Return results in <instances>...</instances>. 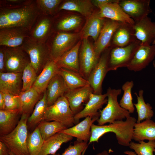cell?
I'll return each instance as SVG.
<instances>
[{
	"label": "cell",
	"mask_w": 155,
	"mask_h": 155,
	"mask_svg": "<svg viewBox=\"0 0 155 155\" xmlns=\"http://www.w3.org/2000/svg\"><path fill=\"white\" fill-rule=\"evenodd\" d=\"M41 14L35 0L29 4L17 8H0V29L17 28L30 32Z\"/></svg>",
	"instance_id": "cell-1"
},
{
	"label": "cell",
	"mask_w": 155,
	"mask_h": 155,
	"mask_svg": "<svg viewBox=\"0 0 155 155\" xmlns=\"http://www.w3.org/2000/svg\"><path fill=\"white\" fill-rule=\"evenodd\" d=\"M133 27L135 36L141 42V45L152 44L155 39V22L148 16L134 21Z\"/></svg>",
	"instance_id": "cell-14"
},
{
	"label": "cell",
	"mask_w": 155,
	"mask_h": 155,
	"mask_svg": "<svg viewBox=\"0 0 155 155\" xmlns=\"http://www.w3.org/2000/svg\"><path fill=\"white\" fill-rule=\"evenodd\" d=\"M50 16L41 14L30 32L29 37L39 42H46L51 34L53 22Z\"/></svg>",
	"instance_id": "cell-19"
},
{
	"label": "cell",
	"mask_w": 155,
	"mask_h": 155,
	"mask_svg": "<svg viewBox=\"0 0 155 155\" xmlns=\"http://www.w3.org/2000/svg\"><path fill=\"white\" fill-rule=\"evenodd\" d=\"M5 106V99L3 93L0 92V110L4 109Z\"/></svg>",
	"instance_id": "cell-49"
},
{
	"label": "cell",
	"mask_w": 155,
	"mask_h": 155,
	"mask_svg": "<svg viewBox=\"0 0 155 155\" xmlns=\"http://www.w3.org/2000/svg\"><path fill=\"white\" fill-rule=\"evenodd\" d=\"M74 117L68 100L64 96L47 107L44 119L46 121L58 122L69 128L75 124Z\"/></svg>",
	"instance_id": "cell-7"
},
{
	"label": "cell",
	"mask_w": 155,
	"mask_h": 155,
	"mask_svg": "<svg viewBox=\"0 0 155 155\" xmlns=\"http://www.w3.org/2000/svg\"><path fill=\"white\" fill-rule=\"evenodd\" d=\"M73 137L60 132L44 141L39 155H54L64 143L71 140Z\"/></svg>",
	"instance_id": "cell-30"
},
{
	"label": "cell",
	"mask_w": 155,
	"mask_h": 155,
	"mask_svg": "<svg viewBox=\"0 0 155 155\" xmlns=\"http://www.w3.org/2000/svg\"><path fill=\"white\" fill-rule=\"evenodd\" d=\"M137 98V102L134 103L138 115L136 123H139L144 120L151 119L153 116L154 112L152 108L149 103H146L143 97L144 91L140 90L138 94L135 92Z\"/></svg>",
	"instance_id": "cell-34"
},
{
	"label": "cell",
	"mask_w": 155,
	"mask_h": 155,
	"mask_svg": "<svg viewBox=\"0 0 155 155\" xmlns=\"http://www.w3.org/2000/svg\"><path fill=\"white\" fill-rule=\"evenodd\" d=\"M111 47L105 50L101 54L98 61L90 73L88 79L93 93L102 94V85L108 70V64Z\"/></svg>",
	"instance_id": "cell-10"
},
{
	"label": "cell",
	"mask_w": 155,
	"mask_h": 155,
	"mask_svg": "<svg viewBox=\"0 0 155 155\" xmlns=\"http://www.w3.org/2000/svg\"><path fill=\"white\" fill-rule=\"evenodd\" d=\"M152 44L155 45V39L154 40V41L152 43ZM153 66L154 67H155V60L153 62Z\"/></svg>",
	"instance_id": "cell-52"
},
{
	"label": "cell",
	"mask_w": 155,
	"mask_h": 155,
	"mask_svg": "<svg viewBox=\"0 0 155 155\" xmlns=\"http://www.w3.org/2000/svg\"><path fill=\"white\" fill-rule=\"evenodd\" d=\"M3 93L5 99V106L4 110H11L19 109L18 96L14 95L8 93Z\"/></svg>",
	"instance_id": "cell-44"
},
{
	"label": "cell",
	"mask_w": 155,
	"mask_h": 155,
	"mask_svg": "<svg viewBox=\"0 0 155 155\" xmlns=\"http://www.w3.org/2000/svg\"><path fill=\"white\" fill-rule=\"evenodd\" d=\"M132 139L136 141L147 140L155 141V122L147 119L134 125Z\"/></svg>",
	"instance_id": "cell-28"
},
{
	"label": "cell",
	"mask_w": 155,
	"mask_h": 155,
	"mask_svg": "<svg viewBox=\"0 0 155 155\" xmlns=\"http://www.w3.org/2000/svg\"><path fill=\"white\" fill-rule=\"evenodd\" d=\"M141 45L138 40L123 47H111L108 61V71L127 67Z\"/></svg>",
	"instance_id": "cell-8"
},
{
	"label": "cell",
	"mask_w": 155,
	"mask_h": 155,
	"mask_svg": "<svg viewBox=\"0 0 155 155\" xmlns=\"http://www.w3.org/2000/svg\"><path fill=\"white\" fill-rule=\"evenodd\" d=\"M98 8L99 14L102 18L132 25H133L135 23L134 21L123 11L119 2L101 5Z\"/></svg>",
	"instance_id": "cell-23"
},
{
	"label": "cell",
	"mask_w": 155,
	"mask_h": 155,
	"mask_svg": "<svg viewBox=\"0 0 155 155\" xmlns=\"http://www.w3.org/2000/svg\"><path fill=\"white\" fill-rule=\"evenodd\" d=\"M129 148L134 151L137 155H153L155 149V141H148V142L144 141L139 142L138 143L131 142Z\"/></svg>",
	"instance_id": "cell-41"
},
{
	"label": "cell",
	"mask_w": 155,
	"mask_h": 155,
	"mask_svg": "<svg viewBox=\"0 0 155 155\" xmlns=\"http://www.w3.org/2000/svg\"><path fill=\"white\" fill-rule=\"evenodd\" d=\"M155 57V45H140L127 67L129 70L141 71L147 67Z\"/></svg>",
	"instance_id": "cell-13"
},
{
	"label": "cell",
	"mask_w": 155,
	"mask_h": 155,
	"mask_svg": "<svg viewBox=\"0 0 155 155\" xmlns=\"http://www.w3.org/2000/svg\"><path fill=\"white\" fill-rule=\"evenodd\" d=\"M119 0H93L91 2L93 5L98 8L101 5L113 3H118Z\"/></svg>",
	"instance_id": "cell-47"
},
{
	"label": "cell",
	"mask_w": 155,
	"mask_h": 155,
	"mask_svg": "<svg viewBox=\"0 0 155 155\" xmlns=\"http://www.w3.org/2000/svg\"><path fill=\"white\" fill-rule=\"evenodd\" d=\"M0 72H6L5 54L3 49L1 46L0 48Z\"/></svg>",
	"instance_id": "cell-46"
},
{
	"label": "cell",
	"mask_w": 155,
	"mask_h": 155,
	"mask_svg": "<svg viewBox=\"0 0 155 155\" xmlns=\"http://www.w3.org/2000/svg\"><path fill=\"white\" fill-rule=\"evenodd\" d=\"M20 115H22L19 109L0 110V136L8 134L15 129Z\"/></svg>",
	"instance_id": "cell-29"
},
{
	"label": "cell",
	"mask_w": 155,
	"mask_h": 155,
	"mask_svg": "<svg viewBox=\"0 0 155 155\" xmlns=\"http://www.w3.org/2000/svg\"><path fill=\"white\" fill-rule=\"evenodd\" d=\"M21 46L28 55L30 63L38 76L47 63L51 60L46 42L36 41L29 36Z\"/></svg>",
	"instance_id": "cell-5"
},
{
	"label": "cell",
	"mask_w": 155,
	"mask_h": 155,
	"mask_svg": "<svg viewBox=\"0 0 155 155\" xmlns=\"http://www.w3.org/2000/svg\"><path fill=\"white\" fill-rule=\"evenodd\" d=\"M124 153L127 155H137L134 152L130 151H125Z\"/></svg>",
	"instance_id": "cell-50"
},
{
	"label": "cell",
	"mask_w": 155,
	"mask_h": 155,
	"mask_svg": "<svg viewBox=\"0 0 155 155\" xmlns=\"http://www.w3.org/2000/svg\"><path fill=\"white\" fill-rule=\"evenodd\" d=\"M154 152H155V149H154Z\"/></svg>",
	"instance_id": "cell-54"
},
{
	"label": "cell",
	"mask_w": 155,
	"mask_h": 155,
	"mask_svg": "<svg viewBox=\"0 0 155 155\" xmlns=\"http://www.w3.org/2000/svg\"><path fill=\"white\" fill-rule=\"evenodd\" d=\"M92 93L93 91L90 85L68 90L66 92L64 96L67 99L74 115L83 109V104L88 102Z\"/></svg>",
	"instance_id": "cell-16"
},
{
	"label": "cell",
	"mask_w": 155,
	"mask_h": 155,
	"mask_svg": "<svg viewBox=\"0 0 155 155\" xmlns=\"http://www.w3.org/2000/svg\"><path fill=\"white\" fill-rule=\"evenodd\" d=\"M62 1L61 0H36L35 2L41 13L52 16L57 11Z\"/></svg>",
	"instance_id": "cell-40"
},
{
	"label": "cell",
	"mask_w": 155,
	"mask_h": 155,
	"mask_svg": "<svg viewBox=\"0 0 155 155\" xmlns=\"http://www.w3.org/2000/svg\"><path fill=\"white\" fill-rule=\"evenodd\" d=\"M29 36V31L21 28L0 29V46L10 48L21 46L26 38Z\"/></svg>",
	"instance_id": "cell-15"
},
{
	"label": "cell",
	"mask_w": 155,
	"mask_h": 155,
	"mask_svg": "<svg viewBox=\"0 0 155 155\" xmlns=\"http://www.w3.org/2000/svg\"><path fill=\"white\" fill-rule=\"evenodd\" d=\"M120 22L108 19L105 20L99 36L94 46L95 51L98 57L110 46L114 34Z\"/></svg>",
	"instance_id": "cell-18"
},
{
	"label": "cell",
	"mask_w": 155,
	"mask_h": 155,
	"mask_svg": "<svg viewBox=\"0 0 155 155\" xmlns=\"http://www.w3.org/2000/svg\"><path fill=\"white\" fill-rule=\"evenodd\" d=\"M9 151L5 144L0 141V155H9Z\"/></svg>",
	"instance_id": "cell-48"
},
{
	"label": "cell",
	"mask_w": 155,
	"mask_h": 155,
	"mask_svg": "<svg viewBox=\"0 0 155 155\" xmlns=\"http://www.w3.org/2000/svg\"><path fill=\"white\" fill-rule=\"evenodd\" d=\"M9 155H15L13 153L11 152L10 151L9 152Z\"/></svg>",
	"instance_id": "cell-53"
},
{
	"label": "cell",
	"mask_w": 155,
	"mask_h": 155,
	"mask_svg": "<svg viewBox=\"0 0 155 155\" xmlns=\"http://www.w3.org/2000/svg\"><path fill=\"white\" fill-rule=\"evenodd\" d=\"M99 118L98 117H87L75 125L60 132L76 137L77 140L87 142L91 136V126Z\"/></svg>",
	"instance_id": "cell-22"
},
{
	"label": "cell",
	"mask_w": 155,
	"mask_h": 155,
	"mask_svg": "<svg viewBox=\"0 0 155 155\" xmlns=\"http://www.w3.org/2000/svg\"><path fill=\"white\" fill-rule=\"evenodd\" d=\"M40 94L33 88L24 92H22L19 95V109L21 114H30L36 104L40 100Z\"/></svg>",
	"instance_id": "cell-32"
},
{
	"label": "cell",
	"mask_w": 155,
	"mask_h": 155,
	"mask_svg": "<svg viewBox=\"0 0 155 155\" xmlns=\"http://www.w3.org/2000/svg\"><path fill=\"white\" fill-rule=\"evenodd\" d=\"M137 40L133 25L120 22L119 26L114 34L111 44H112V48L123 47Z\"/></svg>",
	"instance_id": "cell-21"
},
{
	"label": "cell",
	"mask_w": 155,
	"mask_h": 155,
	"mask_svg": "<svg viewBox=\"0 0 155 155\" xmlns=\"http://www.w3.org/2000/svg\"><path fill=\"white\" fill-rule=\"evenodd\" d=\"M88 145L87 142L77 140L73 145L70 144L61 155H84Z\"/></svg>",
	"instance_id": "cell-43"
},
{
	"label": "cell",
	"mask_w": 155,
	"mask_h": 155,
	"mask_svg": "<svg viewBox=\"0 0 155 155\" xmlns=\"http://www.w3.org/2000/svg\"><path fill=\"white\" fill-rule=\"evenodd\" d=\"M96 155H109L108 152L106 150L97 154Z\"/></svg>",
	"instance_id": "cell-51"
},
{
	"label": "cell",
	"mask_w": 155,
	"mask_h": 155,
	"mask_svg": "<svg viewBox=\"0 0 155 155\" xmlns=\"http://www.w3.org/2000/svg\"><path fill=\"white\" fill-rule=\"evenodd\" d=\"M29 115L22 114L15 129L10 133L0 136V141L15 155H30L27 147L29 135L27 123Z\"/></svg>",
	"instance_id": "cell-3"
},
{
	"label": "cell",
	"mask_w": 155,
	"mask_h": 155,
	"mask_svg": "<svg viewBox=\"0 0 155 155\" xmlns=\"http://www.w3.org/2000/svg\"><path fill=\"white\" fill-rule=\"evenodd\" d=\"M44 141L37 127L28 136L27 147L30 155H39Z\"/></svg>",
	"instance_id": "cell-39"
},
{
	"label": "cell",
	"mask_w": 155,
	"mask_h": 155,
	"mask_svg": "<svg viewBox=\"0 0 155 155\" xmlns=\"http://www.w3.org/2000/svg\"><path fill=\"white\" fill-rule=\"evenodd\" d=\"M82 33H72L59 31L52 36L46 42L51 60L56 61L71 49L81 37Z\"/></svg>",
	"instance_id": "cell-6"
},
{
	"label": "cell",
	"mask_w": 155,
	"mask_h": 155,
	"mask_svg": "<svg viewBox=\"0 0 155 155\" xmlns=\"http://www.w3.org/2000/svg\"><path fill=\"white\" fill-rule=\"evenodd\" d=\"M79 74L88 80L89 75L100 57L97 55L94 46L88 39H83L79 52Z\"/></svg>",
	"instance_id": "cell-11"
},
{
	"label": "cell",
	"mask_w": 155,
	"mask_h": 155,
	"mask_svg": "<svg viewBox=\"0 0 155 155\" xmlns=\"http://www.w3.org/2000/svg\"><path fill=\"white\" fill-rule=\"evenodd\" d=\"M150 0H119L123 11L134 21L148 16L152 12Z\"/></svg>",
	"instance_id": "cell-12"
},
{
	"label": "cell",
	"mask_w": 155,
	"mask_h": 155,
	"mask_svg": "<svg viewBox=\"0 0 155 155\" xmlns=\"http://www.w3.org/2000/svg\"><path fill=\"white\" fill-rule=\"evenodd\" d=\"M37 75L29 63L25 68L22 74V92H24L32 88Z\"/></svg>",
	"instance_id": "cell-42"
},
{
	"label": "cell",
	"mask_w": 155,
	"mask_h": 155,
	"mask_svg": "<svg viewBox=\"0 0 155 155\" xmlns=\"http://www.w3.org/2000/svg\"><path fill=\"white\" fill-rule=\"evenodd\" d=\"M106 19L101 17L98 11L93 13L87 18L86 24L82 32L81 38L88 39L91 36L95 42L97 40L104 24Z\"/></svg>",
	"instance_id": "cell-27"
},
{
	"label": "cell",
	"mask_w": 155,
	"mask_h": 155,
	"mask_svg": "<svg viewBox=\"0 0 155 155\" xmlns=\"http://www.w3.org/2000/svg\"><path fill=\"white\" fill-rule=\"evenodd\" d=\"M60 68L55 61H49L37 76L32 87L40 94L44 92L52 79L58 73Z\"/></svg>",
	"instance_id": "cell-24"
},
{
	"label": "cell",
	"mask_w": 155,
	"mask_h": 155,
	"mask_svg": "<svg viewBox=\"0 0 155 155\" xmlns=\"http://www.w3.org/2000/svg\"><path fill=\"white\" fill-rule=\"evenodd\" d=\"M37 125V127L44 141L56 133L67 128L62 124L55 121L50 122L43 121Z\"/></svg>",
	"instance_id": "cell-36"
},
{
	"label": "cell",
	"mask_w": 155,
	"mask_h": 155,
	"mask_svg": "<svg viewBox=\"0 0 155 155\" xmlns=\"http://www.w3.org/2000/svg\"><path fill=\"white\" fill-rule=\"evenodd\" d=\"M133 86L134 83L132 80L127 81L123 85L121 88L123 93L119 103L122 108L130 113H133L135 110L131 94V90Z\"/></svg>",
	"instance_id": "cell-38"
},
{
	"label": "cell",
	"mask_w": 155,
	"mask_h": 155,
	"mask_svg": "<svg viewBox=\"0 0 155 155\" xmlns=\"http://www.w3.org/2000/svg\"><path fill=\"white\" fill-rule=\"evenodd\" d=\"M58 73L63 79L68 90L90 85L88 80L78 73L60 67Z\"/></svg>",
	"instance_id": "cell-33"
},
{
	"label": "cell",
	"mask_w": 155,
	"mask_h": 155,
	"mask_svg": "<svg viewBox=\"0 0 155 155\" xmlns=\"http://www.w3.org/2000/svg\"><path fill=\"white\" fill-rule=\"evenodd\" d=\"M1 47L5 54L6 72L22 73L30 63L28 54L21 46L15 48Z\"/></svg>",
	"instance_id": "cell-9"
},
{
	"label": "cell",
	"mask_w": 155,
	"mask_h": 155,
	"mask_svg": "<svg viewBox=\"0 0 155 155\" xmlns=\"http://www.w3.org/2000/svg\"><path fill=\"white\" fill-rule=\"evenodd\" d=\"M121 92L120 89L108 88L106 93L107 104L102 110H99L100 115L97 121L98 125H103L107 123H111L116 121L123 120L130 116L129 111L122 108L118 102V97Z\"/></svg>",
	"instance_id": "cell-4"
},
{
	"label": "cell",
	"mask_w": 155,
	"mask_h": 155,
	"mask_svg": "<svg viewBox=\"0 0 155 155\" xmlns=\"http://www.w3.org/2000/svg\"><path fill=\"white\" fill-rule=\"evenodd\" d=\"M46 90L48 106L64 96L68 90L63 79L58 73L52 79Z\"/></svg>",
	"instance_id": "cell-25"
},
{
	"label": "cell",
	"mask_w": 155,
	"mask_h": 155,
	"mask_svg": "<svg viewBox=\"0 0 155 155\" xmlns=\"http://www.w3.org/2000/svg\"><path fill=\"white\" fill-rule=\"evenodd\" d=\"M137 120L130 116L125 121L117 120L108 125H99L93 124L91 127V136L89 144L98 142L99 139L104 134L111 132L115 134L118 144L129 146L132 140L134 125Z\"/></svg>",
	"instance_id": "cell-2"
},
{
	"label": "cell",
	"mask_w": 155,
	"mask_h": 155,
	"mask_svg": "<svg viewBox=\"0 0 155 155\" xmlns=\"http://www.w3.org/2000/svg\"><path fill=\"white\" fill-rule=\"evenodd\" d=\"M93 7L91 0H66L61 3L57 11L62 10L76 11L88 18L93 13Z\"/></svg>",
	"instance_id": "cell-31"
},
{
	"label": "cell",
	"mask_w": 155,
	"mask_h": 155,
	"mask_svg": "<svg viewBox=\"0 0 155 155\" xmlns=\"http://www.w3.org/2000/svg\"><path fill=\"white\" fill-rule=\"evenodd\" d=\"M42 96L36 104L34 111L28 118L27 123L31 127L38 125L44 121V116L48 106L46 90Z\"/></svg>",
	"instance_id": "cell-35"
},
{
	"label": "cell",
	"mask_w": 155,
	"mask_h": 155,
	"mask_svg": "<svg viewBox=\"0 0 155 155\" xmlns=\"http://www.w3.org/2000/svg\"><path fill=\"white\" fill-rule=\"evenodd\" d=\"M107 102L106 93L101 94H91L88 101L85 104V107L81 111L74 115L75 124L78 123L81 119L88 116L99 118L100 114L98 111L100 110Z\"/></svg>",
	"instance_id": "cell-17"
},
{
	"label": "cell",
	"mask_w": 155,
	"mask_h": 155,
	"mask_svg": "<svg viewBox=\"0 0 155 155\" xmlns=\"http://www.w3.org/2000/svg\"><path fill=\"white\" fill-rule=\"evenodd\" d=\"M22 74L0 72V92L19 95L22 88Z\"/></svg>",
	"instance_id": "cell-20"
},
{
	"label": "cell",
	"mask_w": 155,
	"mask_h": 155,
	"mask_svg": "<svg viewBox=\"0 0 155 155\" xmlns=\"http://www.w3.org/2000/svg\"><path fill=\"white\" fill-rule=\"evenodd\" d=\"M82 21L81 17L76 15L63 17L56 21L55 28L58 31L62 32L73 30L80 26Z\"/></svg>",
	"instance_id": "cell-37"
},
{
	"label": "cell",
	"mask_w": 155,
	"mask_h": 155,
	"mask_svg": "<svg viewBox=\"0 0 155 155\" xmlns=\"http://www.w3.org/2000/svg\"><path fill=\"white\" fill-rule=\"evenodd\" d=\"M33 0H0V8L9 9L17 8L29 4Z\"/></svg>",
	"instance_id": "cell-45"
},
{
	"label": "cell",
	"mask_w": 155,
	"mask_h": 155,
	"mask_svg": "<svg viewBox=\"0 0 155 155\" xmlns=\"http://www.w3.org/2000/svg\"><path fill=\"white\" fill-rule=\"evenodd\" d=\"M81 43V41H79L72 48L55 61L60 67L79 73V55Z\"/></svg>",
	"instance_id": "cell-26"
}]
</instances>
